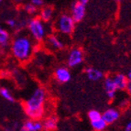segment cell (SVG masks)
I'll list each match as a JSON object with an SVG mask.
<instances>
[{
  "instance_id": "cell-1",
  "label": "cell",
  "mask_w": 131,
  "mask_h": 131,
  "mask_svg": "<svg viewBox=\"0 0 131 131\" xmlns=\"http://www.w3.org/2000/svg\"><path fill=\"white\" fill-rule=\"evenodd\" d=\"M10 50L16 60L20 62H26L34 52L33 39L24 31L18 33L11 41Z\"/></svg>"
},
{
  "instance_id": "cell-2",
  "label": "cell",
  "mask_w": 131,
  "mask_h": 131,
  "mask_svg": "<svg viewBox=\"0 0 131 131\" xmlns=\"http://www.w3.org/2000/svg\"><path fill=\"white\" fill-rule=\"evenodd\" d=\"M46 91L42 87H39L32 93L23 104V109L27 116L33 120H40L45 114Z\"/></svg>"
},
{
  "instance_id": "cell-3",
  "label": "cell",
  "mask_w": 131,
  "mask_h": 131,
  "mask_svg": "<svg viewBox=\"0 0 131 131\" xmlns=\"http://www.w3.org/2000/svg\"><path fill=\"white\" fill-rule=\"evenodd\" d=\"M27 28H28L31 38L34 40H36V41H42L45 39L46 28L44 26L43 22L39 19V18H33L28 19Z\"/></svg>"
},
{
  "instance_id": "cell-4",
  "label": "cell",
  "mask_w": 131,
  "mask_h": 131,
  "mask_svg": "<svg viewBox=\"0 0 131 131\" xmlns=\"http://www.w3.org/2000/svg\"><path fill=\"white\" fill-rule=\"evenodd\" d=\"M75 28V22L72 19L71 15L63 14L61 15L56 22V29L61 34L69 35L72 34Z\"/></svg>"
},
{
  "instance_id": "cell-5",
  "label": "cell",
  "mask_w": 131,
  "mask_h": 131,
  "mask_svg": "<svg viewBox=\"0 0 131 131\" xmlns=\"http://www.w3.org/2000/svg\"><path fill=\"white\" fill-rule=\"evenodd\" d=\"M83 61V52L81 49L73 48L69 52L67 59V63L69 67H76L80 65Z\"/></svg>"
},
{
  "instance_id": "cell-6",
  "label": "cell",
  "mask_w": 131,
  "mask_h": 131,
  "mask_svg": "<svg viewBox=\"0 0 131 131\" xmlns=\"http://www.w3.org/2000/svg\"><path fill=\"white\" fill-rule=\"evenodd\" d=\"M85 16V6L80 4L78 2H75L71 7V17L74 22H80L83 19Z\"/></svg>"
},
{
  "instance_id": "cell-7",
  "label": "cell",
  "mask_w": 131,
  "mask_h": 131,
  "mask_svg": "<svg viewBox=\"0 0 131 131\" xmlns=\"http://www.w3.org/2000/svg\"><path fill=\"white\" fill-rule=\"evenodd\" d=\"M42 122L40 120L28 119L20 126L18 131H42Z\"/></svg>"
},
{
  "instance_id": "cell-8",
  "label": "cell",
  "mask_w": 131,
  "mask_h": 131,
  "mask_svg": "<svg viewBox=\"0 0 131 131\" xmlns=\"http://www.w3.org/2000/svg\"><path fill=\"white\" fill-rule=\"evenodd\" d=\"M119 111L116 108H108L103 114H102V119L106 123L107 125L115 123L119 118Z\"/></svg>"
},
{
  "instance_id": "cell-9",
  "label": "cell",
  "mask_w": 131,
  "mask_h": 131,
  "mask_svg": "<svg viewBox=\"0 0 131 131\" xmlns=\"http://www.w3.org/2000/svg\"><path fill=\"white\" fill-rule=\"evenodd\" d=\"M104 87H105V94L109 99H113L116 96V93L117 91L115 83L113 81V77H106L104 81Z\"/></svg>"
},
{
  "instance_id": "cell-10",
  "label": "cell",
  "mask_w": 131,
  "mask_h": 131,
  "mask_svg": "<svg viewBox=\"0 0 131 131\" xmlns=\"http://www.w3.org/2000/svg\"><path fill=\"white\" fill-rule=\"evenodd\" d=\"M55 78L59 83H65L71 80V72L65 67H60L55 71Z\"/></svg>"
},
{
  "instance_id": "cell-11",
  "label": "cell",
  "mask_w": 131,
  "mask_h": 131,
  "mask_svg": "<svg viewBox=\"0 0 131 131\" xmlns=\"http://www.w3.org/2000/svg\"><path fill=\"white\" fill-rule=\"evenodd\" d=\"M113 81L117 90H125L127 88L128 79L123 73H117L113 77Z\"/></svg>"
},
{
  "instance_id": "cell-12",
  "label": "cell",
  "mask_w": 131,
  "mask_h": 131,
  "mask_svg": "<svg viewBox=\"0 0 131 131\" xmlns=\"http://www.w3.org/2000/svg\"><path fill=\"white\" fill-rule=\"evenodd\" d=\"M85 73H86V76L88 77V79L92 82H97L101 79H103L104 77L103 72L97 69H94V68H86Z\"/></svg>"
},
{
  "instance_id": "cell-13",
  "label": "cell",
  "mask_w": 131,
  "mask_h": 131,
  "mask_svg": "<svg viewBox=\"0 0 131 131\" xmlns=\"http://www.w3.org/2000/svg\"><path fill=\"white\" fill-rule=\"evenodd\" d=\"M10 34L8 31L2 29L0 31V50H7L10 46Z\"/></svg>"
},
{
  "instance_id": "cell-14",
  "label": "cell",
  "mask_w": 131,
  "mask_h": 131,
  "mask_svg": "<svg viewBox=\"0 0 131 131\" xmlns=\"http://www.w3.org/2000/svg\"><path fill=\"white\" fill-rule=\"evenodd\" d=\"M57 125H58V120L55 116H49L45 118L42 122V128L45 131H52L56 129Z\"/></svg>"
},
{
  "instance_id": "cell-15",
  "label": "cell",
  "mask_w": 131,
  "mask_h": 131,
  "mask_svg": "<svg viewBox=\"0 0 131 131\" xmlns=\"http://www.w3.org/2000/svg\"><path fill=\"white\" fill-rule=\"evenodd\" d=\"M47 44L54 50H61L64 47L63 42L54 35H50L47 38Z\"/></svg>"
},
{
  "instance_id": "cell-16",
  "label": "cell",
  "mask_w": 131,
  "mask_h": 131,
  "mask_svg": "<svg viewBox=\"0 0 131 131\" xmlns=\"http://www.w3.org/2000/svg\"><path fill=\"white\" fill-rule=\"evenodd\" d=\"M53 15V8L51 7H44L39 12V19L42 22H49Z\"/></svg>"
},
{
  "instance_id": "cell-17",
  "label": "cell",
  "mask_w": 131,
  "mask_h": 131,
  "mask_svg": "<svg viewBox=\"0 0 131 131\" xmlns=\"http://www.w3.org/2000/svg\"><path fill=\"white\" fill-rule=\"evenodd\" d=\"M106 126H107V124L102 119V117L99 118V119H97V120H95V121L91 122V127H92V128L94 129V131L105 130Z\"/></svg>"
},
{
  "instance_id": "cell-18",
  "label": "cell",
  "mask_w": 131,
  "mask_h": 131,
  "mask_svg": "<svg viewBox=\"0 0 131 131\" xmlns=\"http://www.w3.org/2000/svg\"><path fill=\"white\" fill-rule=\"evenodd\" d=\"M0 95H1L2 98L8 101L10 103H14V101H15V98H14L12 93L8 89H7V88L5 87H0Z\"/></svg>"
},
{
  "instance_id": "cell-19",
  "label": "cell",
  "mask_w": 131,
  "mask_h": 131,
  "mask_svg": "<svg viewBox=\"0 0 131 131\" xmlns=\"http://www.w3.org/2000/svg\"><path fill=\"white\" fill-rule=\"evenodd\" d=\"M101 117H102V114L99 111H97V110L93 109L88 112V118H89V120L91 121V122L97 120V119H99V118H101Z\"/></svg>"
},
{
  "instance_id": "cell-20",
  "label": "cell",
  "mask_w": 131,
  "mask_h": 131,
  "mask_svg": "<svg viewBox=\"0 0 131 131\" xmlns=\"http://www.w3.org/2000/svg\"><path fill=\"white\" fill-rule=\"evenodd\" d=\"M23 8H24V10L26 11L28 14H29V15H34V14H36V12H37V7H36L34 5L31 4V3H27V4H25Z\"/></svg>"
},
{
  "instance_id": "cell-21",
  "label": "cell",
  "mask_w": 131,
  "mask_h": 131,
  "mask_svg": "<svg viewBox=\"0 0 131 131\" xmlns=\"http://www.w3.org/2000/svg\"><path fill=\"white\" fill-rule=\"evenodd\" d=\"M6 24H7L9 28H15L16 27L18 26V21L16 19H14V18H9V19H7V21H6Z\"/></svg>"
},
{
  "instance_id": "cell-22",
  "label": "cell",
  "mask_w": 131,
  "mask_h": 131,
  "mask_svg": "<svg viewBox=\"0 0 131 131\" xmlns=\"http://www.w3.org/2000/svg\"><path fill=\"white\" fill-rule=\"evenodd\" d=\"M30 3L36 7H39L43 5V0H30Z\"/></svg>"
},
{
  "instance_id": "cell-23",
  "label": "cell",
  "mask_w": 131,
  "mask_h": 131,
  "mask_svg": "<svg viewBox=\"0 0 131 131\" xmlns=\"http://www.w3.org/2000/svg\"><path fill=\"white\" fill-rule=\"evenodd\" d=\"M127 93H128V94L131 96V81H128V83H127Z\"/></svg>"
},
{
  "instance_id": "cell-24",
  "label": "cell",
  "mask_w": 131,
  "mask_h": 131,
  "mask_svg": "<svg viewBox=\"0 0 131 131\" xmlns=\"http://www.w3.org/2000/svg\"><path fill=\"white\" fill-rule=\"evenodd\" d=\"M124 131H131V120H129L128 122H127V126H126V127H125Z\"/></svg>"
},
{
  "instance_id": "cell-25",
  "label": "cell",
  "mask_w": 131,
  "mask_h": 131,
  "mask_svg": "<svg viewBox=\"0 0 131 131\" xmlns=\"http://www.w3.org/2000/svg\"><path fill=\"white\" fill-rule=\"evenodd\" d=\"M77 2L80 3V4H82V5H83V6H85V5L89 2V0H78Z\"/></svg>"
},
{
  "instance_id": "cell-26",
  "label": "cell",
  "mask_w": 131,
  "mask_h": 131,
  "mask_svg": "<svg viewBox=\"0 0 131 131\" xmlns=\"http://www.w3.org/2000/svg\"><path fill=\"white\" fill-rule=\"evenodd\" d=\"M127 79H128V81H131V69L129 70V72H127Z\"/></svg>"
},
{
  "instance_id": "cell-27",
  "label": "cell",
  "mask_w": 131,
  "mask_h": 131,
  "mask_svg": "<svg viewBox=\"0 0 131 131\" xmlns=\"http://www.w3.org/2000/svg\"><path fill=\"white\" fill-rule=\"evenodd\" d=\"M13 2H15L16 4H19V3L22 2V0H13Z\"/></svg>"
},
{
  "instance_id": "cell-28",
  "label": "cell",
  "mask_w": 131,
  "mask_h": 131,
  "mask_svg": "<svg viewBox=\"0 0 131 131\" xmlns=\"http://www.w3.org/2000/svg\"><path fill=\"white\" fill-rule=\"evenodd\" d=\"M113 1H116V2H119V1H121V0H113Z\"/></svg>"
},
{
  "instance_id": "cell-29",
  "label": "cell",
  "mask_w": 131,
  "mask_h": 131,
  "mask_svg": "<svg viewBox=\"0 0 131 131\" xmlns=\"http://www.w3.org/2000/svg\"><path fill=\"white\" fill-rule=\"evenodd\" d=\"M2 29H3V28H2V27H1V25H0V31L2 30Z\"/></svg>"
},
{
  "instance_id": "cell-30",
  "label": "cell",
  "mask_w": 131,
  "mask_h": 131,
  "mask_svg": "<svg viewBox=\"0 0 131 131\" xmlns=\"http://www.w3.org/2000/svg\"><path fill=\"white\" fill-rule=\"evenodd\" d=\"M2 1H3V0H0V3H1V2H2Z\"/></svg>"
},
{
  "instance_id": "cell-31",
  "label": "cell",
  "mask_w": 131,
  "mask_h": 131,
  "mask_svg": "<svg viewBox=\"0 0 131 131\" xmlns=\"http://www.w3.org/2000/svg\"><path fill=\"white\" fill-rule=\"evenodd\" d=\"M0 53H1V50H0Z\"/></svg>"
}]
</instances>
